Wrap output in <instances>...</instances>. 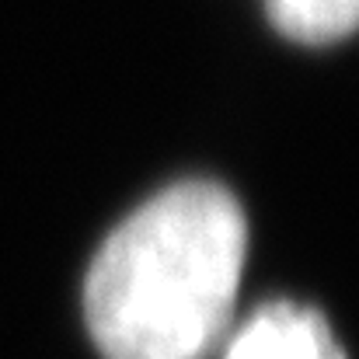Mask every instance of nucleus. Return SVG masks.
I'll use <instances>...</instances> for the list:
<instances>
[{"mask_svg":"<svg viewBox=\"0 0 359 359\" xmlns=\"http://www.w3.org/2000/svg\"><path fill=\"white\" fill-rule=\"evenodd\" d=\"M272 25L293 42H339L356 28V0H269Z\"/></svg>","mask_w":359,"mask_h":359,"instance_id":"obj_3","label":"nucleus"},{"mask_svg":"<svg viewBox=\"0 0 359 359\" xmlns=\"http://www.w3.org/2000/svg\"><path fill=\"white\" fill-rule=\"evenodd\" d=\"M227 359H346V353L318 311L269 304L234 339Z\"/></svg>","mask_w":359,"mask_h":359,"instance_id":"obj_2","label":"nucleus"},{"mask_svg":"<svg viewBox=\"0 0 359 359\" xmlns=\"http://www.w3.org/2000/svg\"><path fill=\"white\" fill-rule=\"evenodd\" d=\"M248 255L238 199L185 182L140 206L102 244L88 286V328L105 359H206L224 339Z\"/></svg>","mask_w":359,"mask_h":359,"instance_id":"obj_1","label":"nucleus"}]
</instances>
